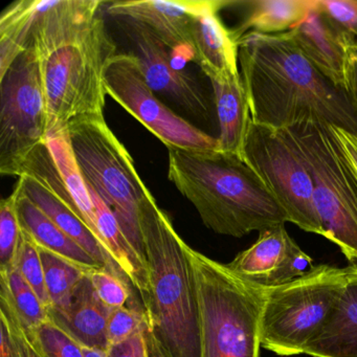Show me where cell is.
Masks as SVG:
<instances>
[{"label":"cell","mask_w":357,"mask_h":357,"mask_svg":"<svg viewBox=\"0 0 357 357\" xmlns=\"http://www.w3.org/2000/svg\"><path fill=\"white\" fill-rule=\"evenodd\" d=\"M99 0H45L29 47L40 68L49 137L74 121L104 116V76L116 47L106 31Z\"/></svg>","instance_id":"obj_1"},{"label":"cell","mask_w":357,"mask_h":357,"mask_svg":"<svg viewBox=\"0 0 357 357\" xmlns=\"http://www.w3.org/2000/svg\"><path fill=\"white\" fill-rule=\"evenodd\" d=\"M241 78L255 124L289 128L314 114L357 137V114L344 89L303 55L291 32L250 33L238 40Z\"/></svg>","instance_id":"obj_2"},{"label":"cell","mask_w":357,"mask_h":357,"mask_svg":"<svg viewBox=\"0 0 357 357\" xmlns=\"http://www.w3.org/2000/svg\"><path fill=\"white\" fill-rule=\"evenodd\" d=\"M149 273L143 301L150 357H202L199 309L189 245L150 194L139 208Z\"/></svg>","instance_id":"obj_3"},{"label":"cell","mask_w":357,"mask_h":357,"mask_svg":"<svg viewBox=\"0 0 357 357\" xmlns=\"http://www.w3.org/2000/svg\"><path fill=\"white\" fill-rule=\"evenodd\" d=\"M169 179L208 229L241 238L288 222L281 206L241 156L168 147Z\"/></svg>","instance_id":"obj_4"},{"label":"cell","mask_w":357,"mask_h":357,"mask_svg":"<svg viewBox=\"0 0 357 357\" xmlns=\"http://www.w3.org/2000/svg\"><path fill=\"white\" fill-rule=\"evenodd\" d=\"M199 309L202 357H259L269 288L188 248Z\"/></svg>","instance_id":"obj_5"},{"label":"cell","mask_w":357,"mask_h":357,"mask_svg":"<svg viewBox=\"0 0 357 357\" xmlns=\"http://www.w3.org/2000/svg\"><path fill=\"white\" fill-rule=\"evenodd\" d=\"M314 183V204L326 239L357 263V174L329 123L314 114L286 128Z\"/></svg>","instance_id":"obj_6"},{"label":"cell","mask_w":357,"mask_h":357,"mask_svg":"<svg viewBox=\"0 0 357 357\" xmlns=\"http://www.w3.org/2000/svg\"><path fill=\"white\" fill-rule=\"evenodd\" d=\"M66 135L87 185L109 206L131 245L147 262L139 208L151 192L139 177L128 150L104 116L74 121Z\"/></svg>","instance_id":"obj_7"},{"label":"cell","mask_w":357,"mask_h":357,"mask_svg":"<svg viewBox=\"0 0 357 357\" xmlns=\"http://www.w3.org/2000/svg\"><path fill=\"white\" fill-rule=\"evenodd\" d=\"M350 266H313L302 277L269 288L261 321V347L281 356L304 354L340 300Z\"/></svg>","instance_id":"obj_8"},{"label":"cell","mask_w":357,"mask_h":357,"mask_svg":"<svg viewBox=\"0 0 357 357\" xmlns=\"http://www.w3.org/2000/svg\"><path fill=\"white\" fill-rule=\"evenodd\" d=\"M243 160L281 206L288 222L324 236L315 208L312 175L287 129L250 123Z\"/></svg>","instance_id":"obj_9"},{"label":"cell","mask_w":357,"mask_h":357,"mask_svg":"<svg viewBox=\"0 0 357 357\" xmlns=\"http://www.w3.org/2000/svg\"><path fill=\"white\" fill-rule=\"evenodd\" d=\"M0 173L20 177L32 152L49 137L38 59L26 49L0 77Z\"/></svg>","instance_id":"obj_10"},{"label":"cell","mask_w":357,"mask_h":357,"mask_svg":"<svg viewBox=\"0 0 357 357\" xmlns=\"http://www.w3.org/2000/svg\"><path fill=\"white\" fill-rule=\"evenodd\" d=\"M106 93L168 147L218 150V139L167 107L148 85L133 54H116L106 68Z\"/></svg>","instance_id":"obj_11"},{"label":"cell","mask_w":357,"mask_h":357,"mask_svg":"<svg viewBox=\"0 0 357 357\" xmlns=\"http://www.w3.org/2000/svg\"><path fill=\"white\" fill-rule=\"evenodd\" d=\"M128 39L133 55L154 93L172 101L202 120L210 116L208 99L194 77L176 68L164 41L143 22L128 17H114Z\"/></svg>","instance_id":"obj_12"},{"label":"cell","mask_w":357,"mask_h":357,"mask_svg":"<svg viewBox=\"0 0 357 357\" xmlns=\"http://www.w3.org/2000/svg\"><path fill=\"white\" fill-rule=\"evenodd\" d=\"M227 265L238 275L264 288L289 283L314 266L312 259L301 250L284 225L259 231L258 240Z\"/></svg>","instance_id":"obj_13"},{"label":"cell","mask_w":357,"mask_h":357,"mask_svg":"<svg viewBox=\"0 0 357 357\" xmlns=\"http://www.w3.org/2000/svg\"><path fill=\"white\" fill-rule=\"evenodd\" d=\"M211 0H125L114 1L106 8L112 17H128L149 26L172 53L185 51L194 56L192 24Z\"/></svg>","instance_id":"obj_14"},{"label":"cell","mask_w":357,"mask_h":357,"mask_svg":"<svg viewBox=\"0 0 357 357\" xmlns=\"http://www.w3.org/2000/svg\"><path fill=\"white\" fill-rule=\"evenodd\" d=\"M346 31L321 11L319 0L308 17L290 31L303 55L330 82L344 91L348 60L344 45Z\"/></svg>","instance_id":"obj_15"},{"label":"cell","mask_w":357,"mask_h":357,"mask_svg":"<svg viewBox=\"0 0 357 357\" xmlns=\"http://www.w3.org/2000/svg\"><path fill=\"white\" fill-rule=\"evenodd\" d=\"M234 1L211 0L210 5L196 16L192 24L194 61L208 75H240L239 47L231 30L227 29L219 12Z\"/></svg>","instance_id":"obj_16"},{"label":"cell","mask_w":357,"mask_h":357,"mask_svg":"<svg viewBox=\"0 0 357 357\" xmlns=\"http://www.w3.org/2000/svg\"><path fill=\"white\" fill-rule=\"evenodd\" d=\"M15 189L24 194L35 206H38L66 235L70 236L85 252H89V256L97 261L103 268L109 269L116 275L128 280L112 256L108 254L103 244L96 237L95 234L87 227L86 223L70 204L64 202L59 195L29 175H22L20 177Z\"/></svg>","instance_id":"obj_17"},{"label":"cell","mask_w":357,"mask_h":357,"mask_svg":"<svg viewBox=\"0 0 357 357\" xmlns=\"http://www.w3.org/2000/svg\"><path fill=\"white\" fill-rule=\"evenodd\" d=\"M206 77L212 83L220 126L219 150L243 158L244 143L252 120L241 74Z\"/></svg>","instance_id":"obj_18"},{"label":"cell","mask_w":357,"mask_h":357,"mask_svg":"<svg viewBox=\"0 0 357 357\" xmlns=\"http://www.w3.org/2000/svg\"><path fill=\"white\" fill-rule=\"evenodd\" d=\"M112 310L102 302L86 275L77 287L68 312L64 317H53L50 321L61 328L81 347L106 352L109 348L107 325Z\"/></svg>","instance_id":"obj_19"},{"label":"cell","mask_w":357,"mask_h":357,"mask_svg":"<svg viewBox=\"0 0 357 357\" xmlns=\"http://www.w3.org/2000/svg\"><path fill=\"white\" fill-rule=\"evenodd\" d=\"M312 357H357V265L321 333L307 346Z\"/></svg>","instance_id":"obj_20"},{"label":"cell","mask_w":357,"mask_h":357,"mask_svg":"<svg viewBox=\"0 0 357 357\" xmlns=\"http://www.w3.org/2000/svg\"><path fill=\"white\" fill-rule=\"evenodd\" d=\"M244 14L231 30L236 41L250 33L277 35L298 28L317 6V0H254L240 1Z\"/></svg>","instance_id":"obj_21"},{"label":"cell","mask_w":357,"mask_h":357,"mask_svg":"<svg viewBox=\"0 0 357 357\" xmlns=\"http://www.w3.org/2000/svg\"><path fill=\"white\" fill-rule=\"evenodd\" d=\"M13 194L16 198L20 225L32 236L39 248L70 261L87 273L93 269L103 268L24 194L15 188Z\"/></svg>","instance_id":"obj_22"},{"label":"cell","mask_w":357,"mask_h":357,"mask_svg":"<svg viewBox=\"0 0 357 357\" xmlns=\"http://www.w3.org/2000/svg\"><path fill=\"white\" fill-rule=\"evenodd\" d=\"M89 189L95 206L98 231L102 243L121 271L128 278L133 288L139 292L143 302L149 291L147 262L131 245L109 206L91 188L89 187Z\"/></svg>","instance_id":"obj_23"},{"label":"cell","mask_w":357,"mask_h":357,"mask_svg":"<svg viewBox=\"0 0 357 357\" xmlns=\"http://www.w3.org/2000/svg\"><path fill=\"white\" fill-rule=\"evenodd\" d=\"M45 0H20L0 16V77L29 47L31 31Z\"/></svg>","instance_id":"obj_24"},{"label":"cell","mask_w":357,"mask_h":357,"mask_svg":"<svg viewBox=\"0 0 357 357\" xmlns=\"http://www.w3.org/2000/svg\"><path fill=\"white\" fill-rule=\"evenodd\" d=\"M47 143L59 171L60 176L76 206L79 215L102 243L98 231L95 206L91 199V192L79 168L68 135L63 132L47 137Z\"/></svg>","instance_id":"obj_25"},{"label":"cell","mask_w":357,"mask_h":357,"mask_svg":"<svg viewBox=\"0 0 357 357\" xmlns=\"http://www.w3.org/2000/svg\"><path fill=\"white\" fill-rule=\"evenodd\" d=\"M39 252L45 269V286L51 301L50 319L64 317L70 310L77 287L87 275V271L45 248H39Z\"/></svg>","instance_id":"obj_26"},{"label":"cell","mask_w":357,"mask_h":357,"mask_svg":"<svg viewBox=\"0 0 357 357\" xmlns=\"http://www.w3.org/2000/svg\"><path fill=\"white\" fill-rule=\"evenodd\" d=\"M0 292L9 298L26 333L50 321L49 310L16 267L0 271Z\"/></svg>","instance_id":"obj_27"},{"label":"cell","mask_w":357,"mask_h":357,"mask_svg":"<svg viewBox=\"0 0 357 357\" xmlns=\"http://www.w3.org/2000/svg\"><path fill=\"white\" fill-rule=\"evenodd\" d=\"M0 357H32V346L9 298L0 292Z\"/></svg>","instance_id":"obj_28"},{"label":"cell","mask_w":357,"mask_h":357,"mask_svg":"<svg viewBox=\"0 0 357 357\" xmlns=\"http://www.w3.org/2000/svg\"><path fill=\"white\" fill-rule=\"evenodd\" d=\"M22 235L16 198L12 193L0 204V271H10L15 267Z\"/></svg>","instance_id":"obj_29"},{"label":"cell","mask_w":357,"mask_h":357,"mask_svg":"<svg viewBox=\"0 0 357 357\" xmlns=\"http://www.w3.org/2000/svg\"><path fill=\"white\" fill-rule=\"evenodd\" d=\"M15 267L36 292L45 308H51V301L45 286V269L41 260L39 246L32 236L22 229V241L16 256Z\"/></svg>","instance_id":"obj_30"},{"label":"cell","mask_w":357,"mask_h":357,"mask_svg":"<svg viewBox=\"0 0 357 357\" xmlns=\"http://www.w3.org/2000/svg\"><path fill=\"white\" fill-rule=\"evenodd\" d=\"M26 335L43 357H84L82 347L52 321Z\"/></svg>","instance_id":"obj_31"},{"label":"cell","mask_w":357,"mask_h":357,"mask_svg":"<svg viewBox=\"0 0 357 357\" xmlns=\"http://www.w3.org/2000/svg\"><path fill=\"white\" fill-rule=\"evenodd\" d=\"M87 275L104 304L112 309L127 306L133 288L128 280L107 268L93 269Z\"/></svg>","instance_id":"obj_32"},{"label":"cell","mask_w":357,"mask_h":357,"mask_svg":"<svg viewBox=\"0 0 357 357\" xmlns=\"http://www.w3.org/2000/svg\"><path fill=\"white\" fill-rule=\"evenodd\" d=\"M147 329L145 311L141 307L124 306L112 309L107 325L110 344L124 342L137 332Z\"/></svg>","instance_id":"obj_33"},{"label":"cell","mask_w":357,"mask_h":357,"mask_svg":"<svg viewBox=\"0 0 357 357\" xmlns=\"http://www.w3.org/2000/svg\"><path fill=\"white\" fill-rule=\"evenodd\" d=\"M319 6L344 30L357 32V0H319Z\"/></svg>","instance_id":"obj_34"},{"label":"cell","mask_w":357,"mask_h":357,"mask_svg":"<svg viewBox=\"0 0 357 357\" xmlns=\"http://www.w3.org/2000/svg\"><path fill=\"white\" fill-rule=\"evenodd\" d=\"M147 329L137 332L124 342L110 344L106 351L107 357H150Z\"/></svg>","instance_id":"obj_35"},{"label":"cell","mask_w":357,"mask_h":357,"mask_svg":"<svg viewBox=\"0 0 357 357\" xmlns=\"http://www.w3.org/2000/svg\"><path fill=\"white\" fill-rule=\"evenodd\" d=\"M332 132L335 135L337 141L340 142L342 150H344V155L347 160L350 162L352 168L354 169L355 173L357 174V137L340 128V127L334 126L330 124Z\"/></svg>","instance_id":"obj_36"},{"label":"cell","mask_w":357,"mask_h":357,"mask_svg":"<svg viewBox=\"0 0 357 357\" xmlns=\"http://www.w3.org/2000/svg\"><path fill=\"white\" fill-rule=\"evenodd\" d=\"M347 54H348V60H347L346 66L344 91L357 114V58L349 53L348 51H347Z\"/></svg>","instance_id":"obj_37"},{"label":"cell","mask_w":357,"mask_h":357,"mask_svg":"<svg viewBox=\"0 0 357 357\" xmlns=\"http://www.w3.org/2000/svg\"><path fill=\"white\" fill-rule=\"evenodd\" d=\"M344 45L349 53L357 58V32L346 31L344 37Z\"/></svg>","instance_id":"obj_38"},{"label":"cell","mask_w":357,"mask_h":357,"mask_svg":"<svg viewBox=\"0 0 357 357\" xmlns=\"http://www.w3.org/2000/svg\"><path fill=\"white\" fill-rule=\"evenodd\" d=\"M84 357H107L106 352L104 351L98 350V349L85 348L82 347Z\"/></svg>","instance_id":"obj_39"},{"label":"cell","mask_w":357,"mask_h":357,"mask_svg":"<svg viewBox=\"0 0 357 357\" xmlns=\"http://www.w3.org/2000/svg\"><path fill=\"white\" fill-rule=\"evenodd\" d=\"M31 346H32V357H43V355L39 353L38 351L36 350V348L33 346L32 342H31Z\"/></svg>","instance_id":"obj_40"}]
</instances>
